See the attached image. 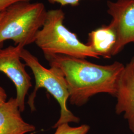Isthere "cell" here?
<instances>
[{
  "mask_svg": "<svg viewBox=\"0 0 134 134\" xmlns=\"http://www.w3.org/2000/svg\"><path fill=\"white\" fill-rule=\"evenodd\" d=\"M35 130L34 125L23 119L15 98H10L0 106V134H25Z\"/></svg>",
  "mask_w": 134,
  "mask_h": 134,
  "instance_id": "8",
  "label": "cell"
},
{
  "mask_svg": "<svg viewBox=\"0 0 134 134\" xmlns=\"http://www.w3.org/2000/svg\"><path fill=\"white\" fill-rule=\"evenodd\" d=\"M81 0H48V2L51 4H57L61 5L62 6L65 5H71L77 6L79 5L80 2ZM93 1H99V0H93Z\"/></svg>",
  "mask_w": 134,
  "mask_h": 134,
  "instance_id": "11",
  "label": "cell"
},
{
  "mask_svg": "<svg viewBox=\"0 0 134 134\" xmlns=\"http://www.w3.org/2000/svg\"><path fill=\"white\" fill-rule=\"evenodd\" d=\"M20 57L26 66L30 69L35 79L34 91L29 96L28 104L31 111L35 110V99L37 92L40 88H45L57 101L60 107V115L53 128L65 123H76L81 121L67 107V102L69 99V91L67 81L60 69L51 66L46 68L39 62L38 58L29 50L23 48Z\"/></svg>",
  "mask_w": 134,
  "mask_h": 134,
  "instance_id": "4",
  "label": "cell"
},
{
  "mask_svg": "<svg viewBox=\"0 0 134 134\" xmlns=\"http://www.w3.org/2000/svg\"><path fill=\"white\" fill-rule=\"evenodd\" d=\"M65 14L62 9L47 10L42 28L36 35L35 42L45 55L60 54L73 57L99 59L86 44L81 42L77 34L64 24Z\"/></svg>",
  "mask_w": 134,
  "mask_h": 134,
  "instance_id": "3",
  "label": "cell"
},
{
  "mask_svg": "<svg viewBox=\"0 0 134 134\" xmlns=\"http://www.w3.org/2000/svg\"><path fill=\"white\" fill-rule=\"evenodd\" d=\"M115 97V113L123 114L130 130L134 134V55L125 65L120 75Z\"/></svg>",
  "mask_w": 134,
  "mask_h": 134,
  "instance_id": "7",
  "label": "cell"
},
{
  "mask_svg": "<svg viewBox=\"0 0 134 134\" xmlns=\"http://www.w3.org/2000/svg\"><path fill=\"white\" fill-rule=\"evenodd\" d=\"M7 95L5 90L0 86V106L7 100Z\"/></svg>",
  "mask_w": 134,
  "mask_h": 134,
  "instance_id": "13",
  "label": "cell"
},
{
  "mask_svg": "<svg viewBox=\"0 0 134 134\" xmlns=\"http://www.w3.org/2000/svg\"><path fill=\"white\" fill-rule=\"evenodd\" d=\"M31 0H0V13L4 12L10 5L20 1L30 2Z\"/></svg>",
  "mask_w": 134,
  "mask_h": 134,
  "instance_id": "12",
  "label": "cell"
},
{
  "mask_svg": "<svg viewBox=\"0 0 134 134\" xmlns=\"http://www.w3.org/2000/svg\"><path fill=\"white\" fill-rule=\"evenodd\" d=\"M20 45L10 46L0 51V72L4 73L14 84L16 99L21 112L25 109V99L32 86L31 78L26 72L25 64L21 62Z\"/></svg>",
  "mask_w": 134,
  "mask_h": 134,
  "instance_id": "5",
  "label": "cell"
},
{
  "mask_svg": "<svg viewBox=\"0 0 134 134\" xmlns=\"http://www.w3.org/2000/svg\"><path fill=\"white\" fill-rule=\"evenodd\" d=\"M47 13L42 3L20 1L10 5L0 20V43L12 40L15 46L24 47L34 43Z\"/></svg>",
  "mask_w": 134,
  "mask_h": 134,
  "instance_id": "2",
  "label": "cell"
},
{
  "mask_svg": "<svg viewBox=\"0 0 134 134\" xmlns=\"http://www.w3.org/2000/svg\"><path fill=\"white\" fill-rule=\"evenodd\" d=\"M117 35L115 28L110 23L92 30L88 34L86 44L100 57L110 59L117 42Z\"/></svg>",
  "mask_w": 134,
  "mask_h": 134,
  "instance_id": "9",
  "label": "cell"
},
{
  "mask_svg": "<svg viewBox=\"0 0 134 134\" xmlns=\"http://www.w3.org/2000/svg\"><path fill=\"white\" fill-rule=\"evenodd\" d=\"M3 13H4V12L0 13V20L1 19V18L3 15ZM3 43H0V51L3 48Z\"/></svg>",
  "mask_w": 134,
  "mask_h": 134,
  "instance_id": "14",
  "label": "cell"
},
{
  "mask_svg": "<svg viewBox=\"0 0 134 134\" xmlns=\"http://www.w3.org/2000/svg\"><path fill=\"white\" fill-rule=\"evenodd\" d=\"M50 67L61 70L67 81L71 104L84 105L92 96L106 93L115 97L118 81L125 65L115 61L101 65L86 59L60 54L45 55Z\"/></svg>",
  "mask_w": 134,
  "mask_h": 134,
  "instance_id": "1",
  "label": "cell"
},
{
  "mask_svg": "<svg viewBox=\"0 0 134 134\" xmlns=\"http://www.w3.org/2000/svg\"><path fill=\"white\" fill-rule=\"evenodd\" d=\"M107 13L112 18L110 22L115 28L117 40L113 56L121 52L125 47L134 43V0L108 1Z\"/></svg>",
  "mask_w": 134,
  "mask_h": 134,
  "instance_id": "6",
  "label": "cell"
},
{
  "mask_svg": "<svg viewBox=\"0 0 134 134\" xmlns=\"http://www.w3.org/2000/svg\"><path fill=\"white\" fill-rule=\"evenodd\" d=\"M54 134H87L90 127L86 124L81 125L78 127H71L69 123L58 126Z\"/></svg>",
  "mask_w": 134,
  "mask_h": 134,
  "instance_id": "10",
  "label": "cell"
}]
</instances>
